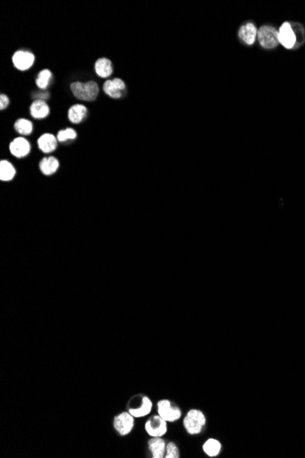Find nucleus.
Instances as JSON below:
<instances>
[{"instance_id":"5","label":"nucleus","mask_w":305,"mask_h":458,"mask_svg":"<svg viewBox=\"0 0 305 458\" xmlns=\"http://www.w3.org/2000/svg\"><path fill=\"white\" fill-rule=\"evenodd\" d=\"M135 419L129 411H122L114 418V428L120 435H128L135 427Z\"/></svg>"},{"instance_id":"10","label":"nucleus","mask_w":305,"mask_h":458,"mask_svg":"<svg viewBox=\"0 0 305 458\" xmlns=\"http://www.w3.org/2000/svg\"><path fill=\"white\" fill-rule=\"evenodd\" d=\"M9 151L14 157L20 158L28 156L30 152V144L24 137L18 136L9 144Z\"/></svg>"},{"instance_id":"25","label":"nucleus","mask_w":305,"mask_h":458,"mask_svg":"<svg viewBox=\"0 0 305 458\" xmlns=\"http://www.w3.org/2000/svg\"><path fill=\"white\" fill-rule=\"evenodd\" d=\"M180 452L177 444L174 442H169L166 444L165 458H179Z\"/></svg>"},{"instance_id":"8","label":"nucleus","mask_w":305,"mask_h":458,"mask_svg":"<svg viewBox=\"0 0 305 458\" xmlns=\"http://www.w3.org/2000/svg\"><path fill=\"white\" fill-rule=\"evenodd\" d=\"M126 89L125 82L123 79L115 77L114 79H108L102 85V92L109 97L119 99L123 97V92Z\"/></svg>"},{"instance_id":"23","label":"nucleus","mask_w":305,"mask_h":458,"mask_svg":"<svg viewBox=\"0 0 305 458\" xmlns=\"http://www.w3.org/2000/svg\"><path fill=\"white\" fill-rule=\"evenodd\" d=\"M77 137V133L73 128H68L59 130L57 134V139L59 142H66L68 140H74Z\"/></svg>"},{"instance_id":"17","label":"nucleus","mask_w":305,"mask_h":458,"mask_svg":"<svg viewBox=\"0 0 305 458\" xmlns=\"http://www.w3.org/2000/svg\"><path fill=\"white\" fill-rule=\"evenodd\" d=\"M87 114H88L87 106L82 103H75L69 108L67 116L71 123L77 124L81 123L86 117Z\"/></svg>"},{"instance_id":"2","label":"nucleus","mask_w":305,"mask_h":458,"mask_svg":"<svg viewBox=\"0 0 305 458\" xmlns=\"http://www.w3.org/2000/svg\"><path fill=\"white\" fill-rule=\"evenodd\" d=\"M184 428L190 435L200 434L207 424V417L203 411L199 409H191L183 420Z\"/></svg>"},{"instance_id":"20","label":"nucleus","mask_w":305,"mask_h":458,"mask_svg":"<svg viewBox=\"0 0 305 458\" xmlns=\"http://www.w3.org/2000/svg\"><path fill=\"white\" fill-rule=\"evenodd\" d=\"M53 78V74L51 72L50 69H43L41 71H39L38 75L35 79V84L38 89L48 90V87L50 86L51 80Z\"/></svg>"},{"instance_id":"3","label":"nucleus","mask_w":305,"mask_h":458,"mask_svg":"<svg viewBox=\"0 0 305 458\" xmlns=\"http://www.w3.org/2000/svg\"><path fill=\"white\" fill-rule=\"evenodd\" d=\"M157 414L161 416L167 423L178 422L182 416L181 409L173 404L169 400H160L157 403Z\"/></svg>"},{"instance_id":"6","label":"nucleus","mask_w":305,"mask_h":458,"mask_svg":"<svg viewBox=\"0 0 305 458\" xmlns=\"http://www.w3.org/2000/svg\"><path fill=\"white\" fill-rule=\"evenodd\" d=\"M167 422L164 420L159 414L149 418L144 424V430L149 436L163 437L168 431Z\"/></svg>"},{"instance_id":"27","label":"nucleus","mask_w":305,"mask_h":458,"mask_svg":"<svg viewBox=\"0 0 305 458\" xmlns=\"http://www.w3.org/2000/svg\"><path fill=\"white\" fill-rule=\"evenodd\" d=\"M9 102H10V99L9 96L7 94H1L0 95V110L2 112L6 110L9 107Z\"/></svg>"},{"instance_id":"14","label":"nucleus","mask_w":305,"mask_h":458,"mask_svg":"<svg viewBox=\"0 0 305 458\" xmlns=\"http://www.w3.org/2000/svg\"><path fill=\"white\" fill-rule=\"evenodd\" d=\"M152 400L148 396H143L141 399V403L138 407L129 408L128 411L131 413L135 418H143L149 415L152 410Z\"/></svg>"},{"instance_id":"24","label":"nucleus","mask_w":305,"mask_h":458,"mask_svg":"<svg viewBox=\"0 0 305 458\" xmlns=\"http://www.w3.org/2000/svg\"><path fill=\"white\" fill-rule=\"evenodd\" d=\"M293 30L296 35V48L301 46L305 41V31L303 27L301 24H297V23H292Z\"/></svg>"},{"instance_id":"13","label":"nucleus","mask_w":305,"mask_h":458,"mask_svg":"<svg viewBox=\"0 0 305 458\" xmlns=\"http://www.w3.org/2000/svg\"><path fill=\"white\" fill-rule=\"evenodd\" d=\"M30 116L32 118L42 120L47 118L51 113V107L46 101L37 100L31 102L30 107Z\"/></svg>"},{"instance_id":"16","label":"nucleus","mask_w":305,"mask_h":458,"mask_svg":"<svg viewBox=\"0 0 305 458\" xmlns=\"http://www.w3.org/2000/svg\"><path fill=\"white\" fill-rule=\"evenodd\" d=\"M148 449L152 458L165 457L166 442L162 437H151L148 441Z\"/></svg>"},{"instance_id":"22","label":"nucleus","mask_w":305,"mask_h":458,"mask_svg":"<svg viewBox=\"0 0 305 458\" xmlns=\"http://www.w3.org/2000/svg\"><path fill=\"white\" fill-rule=\"evenodd\" d=\"M16 175V170L14 165L8 160L0 162V179L2 181H10Z\"/></svg>"},{"instance_id":"26","label":"nucleus","mask_w":305,"mask_h":458,"mask_svg":"<svg viewBox=\"0 0 305 458\" xmlns=\"http://www.w3.org/2000/svg\"><path fill=\"white\" fill-rule=\"evenodd\" d=\"M50 97H51V94H50L49 90L39 89L36 90L32 93L30 96V100H32L33 102L37 100H43V101L47 102V101H50Z\"/></svg>"},{"instance_id":"11","label":"nucleus","mask_w":305,"mask_h":458,"mask_svg":"<svg viewBox=\"0 0 305 458\" xmlns=\"http://www.w3.org/2000/svg\"><path fill=\"white\" fill-rule=\"evenodd\" d=\"M257 37H258V30L255 24L251 22H247L244 25H242L238 30V38H241L242 43L248 46L253 45Z\"/></svg>"},{"instance_id":"1","label":"nucleus","mask_w":305,"mask_h":458,"mask_svg":"<svg viewBox=\"0 0 305 458\" xmlns=\"http://www.w3.org/2000/svg\"><path fill=\"white\" fill-rule=\"evenodd\" d=\"M70 89L77 101L85 102H94L101 93L100 85L95 81H74L70 85Z\"/></svg>"},{"instance_id":"12","label":"nucleus","mask_w":305,"mask_h":458,"mask_svg":"<svg viewBox=\"0 0 305 458\" xmlns=\"http://www.w3.org/2000/svg\"><path fill=\"white\" fill-rule=\"evenodd\" d=\"M94 72L101 79H112L114 74L112 60L107 58H99L94 64Z\"/></svg>"},{"instance_id":"15","label":"nucleus","mask_w":305,"mask_h":458,"mask_svg":"<svg viewBox=\"0 0 305 458\" xmlns=\"http://www.w3.org/2000/svg\"><path fill=\"white\" fill-rule=\"evenodd\" d=\"M57 141H58L57 136L52 135L51 133H46L42 136H39L37 142H38V149L45 154H50V153L55 151V149H57V147H58Z\"/></svg>"},{"instance_id":"4","label":"nucleus","mask_w":305,"mask_h":458,"mask_svg":"<svg viewBox=\"0 0 305 458\" xmlns=\"http://www.w3.org/2000/svg\"><path fill=\"white\" fill-rule=\"evenodd\" d=\"M258 43L267 50L274 49L279 45V31L272 26H263L258 30Z\"/></svg>"},{"instance_id":"9","label":"nucleus","mask_w":305,"mask_h":458,"mask_svg":"<svg viewBox=\"0 0 305 458\" xmlns=\"http://www.w3.org/2000/svg\"><path fill=\"white\" fill-rule=\"evenodd\" d=\"M279 41L284 48L291 50L296 48V35L292 23L284 22L279 30Z\"/></svg>"},{"instance_id":"21","label":"nucleus","mask_w":305,"mask_h":458,"mask_svg":"<svg viewBox=\"0 0 305 458\" xmlns=\"http://www.w3.org/2000/svg\"><path fill=\"white\" fill-rule=\"evenodd\" d=\"M33 123L30 119L18 118L14 123V129L21 136H29L33 132Z\"/></svg>"},{"instance_id":"7","label":"nucleus","mask_w":305,"mask_h":458,"mask_svg":"<svg viewBox=\"0 0 305 458\" xmlns=\"http://www.w3.org/2000/svg\"><path fill=\"white\" fill-rule=\"evenodd\" d=\"M35 60L36 58L34 54L31 51L26 50H18L11 57L13 66L19 72H26L33 67Z\"/></svg>"},{"instance_id":"18","label":"nucleus","mask_w":305,"mask_h":458,"mask_svg":"<svg viewBox=\"0 0 305 458\" xmlns=\"http://www.w3.org/2000/svg\"><path fill=\"white\" fill-rule=\"evenodd\" d=\"M59 162L55 157H43L39 162V169L45 176H51L59 170Z\"/></svg>"},{"instance_id":"19","label":"nucleus","mask_w":305,"mask_h":458,"mask_svg":"<svg viewBox=\"0 0 305 458\" xmlns=\"http://www.w3.org/2000/svg\"><path fill=\"white\" fill-rule=\"evenodd\" d=\"M202 449L208 457H216L221 453L222 445L221 441L216 438H208V440H206L204 443Z\"/></svg>"}]
</instances>
